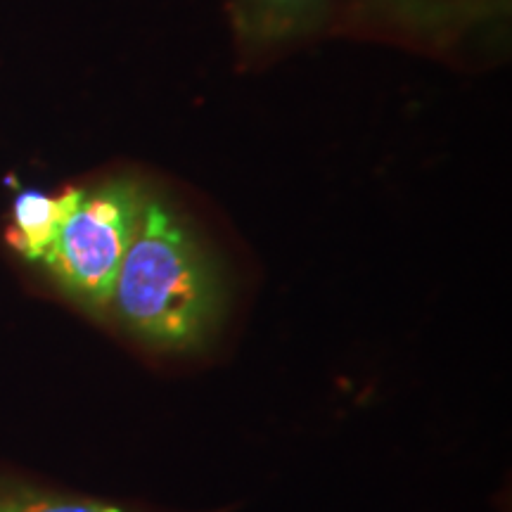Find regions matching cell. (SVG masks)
<instances>
[{
	"mask_svg": "<svg viewBox=\"0 0 512 512\" xmlns=\"http://www.w3.org/2000/svg\"><path fill=\"white\" fill-rule=\"evenodd\" d=\"M223 306L226 283L214 254L183 214L147 195L114 283V318L145 347L185 354L207 344Z\"/></svg>",
	"mask_w": 512,
	"mask_h": 512,
	"instance_id": "cell-1",
	"label": "cell"
},
{
	"mask_svg": "<svg viewBox=\"0 0 512 512\" xmlns=\"http://www.w3.org/2000/svg\"><path fill=\"white\" fill-rule=\"evenodd\" d=\"M145 200V188L131 176H112L81 188L79 200L41 261L57 290L86 313L102 316L110 311L114 283Z\"/></svg>",
	"mask_w": 512,
	"mask_h": 512,
	"instance_id": "cell-2",
	"label": "cell"
},
{
	"mask_svg": "<svg viewBox=\"0 0 512 512\" xmlns=\"http://www.w3.org/2000/svg\"><path fill=\"white\" fill-rule=\"evenodd\" d=\"M228 5L245 41L273 46L316 29L330 0H228Z\"/></svg>",
	"mask_w": 512,
	"mask_h": 512,
	"instance_id": "cell-3",
	"label": "cell"
},
{
	"mask_svg": "<svg viewBox=\"0 0 512 512\" xmlns=\"http://www.w3.org/2000/svg\"><path fill=\"white\" fill-rule=\"evenodd\" d=\"M81 188H69L60 195L43 190H22L12 202L8 242L29 264H41L60 233L64 219L79 200Z\"/></svg>",
	"mask_w": 512,
	"mask_h": 512,
	"instance_id": "cell-4",
	"label": "cell"
},
{
	"mask_svg": "<svg viewBox=\"0 0 512 512\" xmlns=\"http://www.w3.org/2000/svg\"><path fill=\"white\" fill-rule=\"evenodd\" d=\"M0 512H143L93 498H79L41 489V486L0 479Z\"/></svg>",
	"mask_w": 512,
	"mask_h": 512,
	"instance_id": "cell-5",
	"label": "cell"
},
{
	"mask_svg": "<svg viewBox=\"0 0 512 512\" xmlns=\"http://www.w3.org/2000/svg\"><path fill=\"white\" fill-rule=\"evenodd\" d=\"M427 3V0H418V5H425ZM444 3H446V0H434V5H437V8H444ZM458 3H460V0H458Z\"/></svg>",
	"mask_w": 512,
	"mask_h": 512,
	"instance_id": "cell-6",
	"label": "cell"
}]
</instances>
